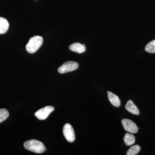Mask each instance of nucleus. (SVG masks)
<instances>
[{
  "label": "nucleus",
  "mask_w": 155,
  "mask_h": 155,
  "mask_svg": "<svg viewBox=\"0 0 155 155\" xmlns=\"http://www.w3.org/2000/svg\"><path fill=\"white\" fill-rule=\"evenodd\" d=\"M43 42V38L40 36H35L29 39L28 43L25 47V49L28 53L33 54L41 47Z\"/></svg>",
  "instance_id": "f03ea898"
},
{
  "label": "nucleus",
  "mask_w": 155,
  "mask_h": 155,
  "mask_svg": "<svg viewBox=\"0 0 155 155\" xmlns=\"http://www.w3.org/2000/svg\"><path fill=\"white\" fill-rule=\"evenodd\" d=\"M63 134L65 138L69 142H73L75 140V134L72 125L69 123L65 124L63 128Z\"/></svg>",
  "instance_id": "39448f33"
},
{
  "label": "nucleus",
  "mask_w": 155,
  "mask_h": 155,
  "mask_svg": "<svg viewBox=\"0 0 155 155\" xmlns=\"http://www.w3.org/2000/svg\"><path fill=\"white\" fill-rule=\"evenodd\" d=\"M140 147L137 145L133 146L127 150L126 155H136L140 151Z\"/></svg>",
  "instance_id": "f8f14e48"
},
{
  "label": "nucleus",
  "mask_w": 155,
  "mask_h": 155,
  "mask_svg": "<svg viewBox=\"0 0 155 155\" xmlns=\"http://www.w3.org/2000/svg\"><path fill=\"white\" fill-rule=\"evenodd\" d=\"M107 94L108 99L112 105L117 107H120L121 105V101L119 97L112 92L107 91Z\"/></svg>",
  "instance_id": "0eeeda50"
},
{
  "label": "nucleus",
  "mask_w": 155,
  "mask_h": 155,
  "mask_svg": "<svg viewBox=\"0 0 155 155\" xmlns=\"http://www.w3.org/2000/svg\"><path fill=\"white\" fill-rule=\"evenodd\" d=\"M24 146L26 150L36 153H42L46 150L43 143L36 140H30L25 142Z\"/></svg>",
  "instance_id": "f257e3e1"
},
{
  "label": "nucleus",
  "mask_w": 155,
  "mask_h": 155,
  "mask_svg": "<svg viewBox=\"0 0 155 155\" xmlns=\"http://www.w3.org/2000/svg\"><path fill=\"white\" fill-rule=\"evenodd\" d=\"M124 141L125 145L130 146L134 144L135 142V137L134 135L130 133H127L125 134L124 137Z\"/></svg>",
  "instance_id": "9b49d317"
},
{
  "label": "nucleus",
  "mask_w": 155,
  "mask_h": 155,
  "mask_svg": "<svg viewBox=\"0 0 155 155\" xmlns=\"http://www.w3.org/2000/svg\"><path fill=\"white\" fill-rule=\"evenodd\" d=\"M54 110L52 106H47L42 108L35 113V116L39 120H45Z\"/></svg>",
  "instance_id": "423d86ee"
},
{
  "label": "nucleus",
  "mask_w": 155,
  "mask_h": 155,
  "mask_svg": "<svg viewBox=\"0 0 155 155\" xmlns=\"http://www.w3.org/2000/svg\"><path fill=\"white\" fill-rule=\"evenodd\" d=\"M125 108L128 112L133 115H139L140 111L139 110L138 108L131 100L127 101V104L125 105Z\"/></svg>",
  "instance_id": "6e6552de"
},
{
  "label": "nucleus",
  "mask_w": 155,
  "mask_h": 155,
  "mask_svg": "<svg viewBox=\"0 0 155 155\" xmlns=\"http://www.w3.org/2000/svg\"><path fill=\"white\" fill-rule=\"evenodd\" d=\"M122 125L125 130L129 133L136 134L138 131V127L133 121L129 119H123L122 120Z\"/></svg>",
  "instance_id": "20e7f679"
},
{
  "label": "nucleus",
  "mask_w": 155,
  "mask_h": 155,
  "mask_svg": "<svg viewBox=\"0 0 155 155\" xmlns=\"http://www.w3.org/2000/svg\"><path fill=\"white\" fill-rule=\"evenodd\" d=\"M9 27L8 20L3 17H0V34L5 33Z\"/></svg>",
  "instance_id": "9d476101"
},
{
  "label": "nucleus",
  "mask_w": 155,
  "mask_h": 155,
  "mask_svg": "<svg viewBox=\"0 0 155 155\" xmlns=\"http://www.w3.org/2000/svg\"><path fill=\"white\" fill-rule=\"evenodd\" d=\"M145 51L150 53H155V40L150 42L145 47Z\"/></svg>",
  "instance_id": "ddd939ff"
},
{
  "label": "nucleus",
  "mask_w": 155,
  "mask_h": 155,
  "mask_svg": "<svg viewBox=\"0 0 155 155\" xmlns=\"http://www.w3.org/2000/svg\"><path fill=\"white\" fill-rule=\"evenodd\" d=\"M69 49L70 51L79 54L84 52L86 50L85 45H84L79 43H74L72 44L69 46Z\"/></svg>",
  "instance_id": "1a4fd4ad"
},
{
  "label": "nucleus",
  "mask_w": 155,
  "mask_h": 155,
  "mask_svg": "<svg viewBox=\"0 0 155 155\" xmlns=\"http://www.w3.org/2000/svg\"><path fill=\"white\" fill-rule=\"evenodd\" d=\"M8 111L5 109H0V123L5 120L8 117Z\"/></svg>",
  "instance_id": "4468645a"
},
{
  "label": "nucleus",
  "mask_w": 155,
  "mask_h": 155,
  "mask_svg": "<svg viewBox=\"0 0 155 155\" xmlns=\"http://www.w3.org/2000/svg\"><path fill=\"white\" fill-rule=\"evenodd\" d=\"M79 65L74 61H68L64 63L58 69V72L61 74L75 71L78 68Z\"/></svg>",
  "instance_id": "7ed1b4c3"
}]
</instances>
